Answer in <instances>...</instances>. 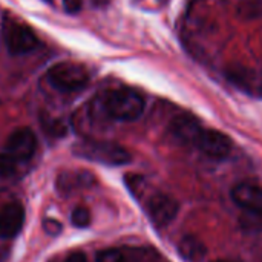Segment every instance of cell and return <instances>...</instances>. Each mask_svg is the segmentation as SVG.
Masks as SVG:
<instances>
[{"instance_id": "30bf717a", "label": "cell", "mask_w": 262, "mask_h": 262, "mask_svg": "<svg viewBox=\"0 0 262 262\" xmlns=\"http://www.w3.org/2000/svg\"><path fill=\"white\" fill-rule=\"evenodd\" d=\"M203 129L204 127L200 124V121L192 115H178L172 120L169 126V130L173 135V138L187 146H195Z\"/></svg>"}, {"instance_id": "ba28073f", "label": "cell", "mask_w": 262, "mask_h": 262, "mask_svg": "<svg viewBox=\"0 0 262 262\" xmlns=\"http://www.w3.org/2000/svg\"><path fill=\"white\" fill-rule=\"evenodd\" d=\"M233 203L246 213L262 216V187L252 183H239L232 189Z\"/></svg>"}, {"instance_id": "3957f363", "label": "cell", "mask_w": 262, "mask_h": 262, "mask_svg": "<svg viewBox=\"0 0 262 262\" xmlns=\"http://www.w3.org/2000/svg\"><path fill=\"white\" fill-rule=\"evenodd\" d=\"M48 81L61 92H77L89 83V71L74 61H61L48 71Z\"/></svg>"}, {"instance_id": "2e32d148", "label": "cell", "mask_w": 262, "mask_h": 262, "mask_svg": "<svg viewBox=\"0 0 262 262\" xmlns=\"http://www.w3.org/2000/svg\"><path fill=\"white\" fill-rule=\"evenodd\" d=\"M15 160L8 154H0V178L9 177L15 170Z\"/></svg>"}, {"instance_id": "277c9868", "label": "cell", "mask_w": 262, "mask_h": 262, "mask_svg": "<svg viewBox=\"0 0 262 262\" xmlns=\"http://www.w3.org/2000/svg\"><path fill=\"white\" fill-rule=\"evenodd\" d=\"M3 40L8 51L14 55H21L34 51L38 45L35 32L25 23L8 14L3 18Z\"/></svg>"}, {"instance_id": "9a60e30c", "label": "cell", "mask_w": 262, "mask_h": 262, "mask_svg": "<svg viewBox=\"0 0 262 262\" xmlns=\"http://www.w3.org/2000/svg\"><path fill=\"white\" fill-rule=\"evenodd\" d=\"M95 262H126L124 255L117 249H107L97 253Z\"/></svg>"}, {"instance_id": "4fadbf2b", "label": "cell", "mask_w": 262, "mask_h": 262, "mask_svg": "<svg viewBox=\"0 0 262 262\" xmlns=\"http://www.w3.org/2000/svg\"><path fill=\"white\" fill-rule=\"evenodd\" d=\"M78 181L89 186L92 183V175H89L86 172H64V173L58 175L57 186H58V190L66 192V190H72V189L78 187Z\"/></svg>"}, {"instance_id": "603a6c76", "label": "cell", "mask_w": 262, "mask_h": 262, "mask_svg": "<svg viewBox=\"0 0 262 262\" xmlns=\"http://www.w3.org/2000/svg\"><path fill=\"white\" fill-rule=\"evenodd\" d=\"M48 2H52V0H48Z\"/></svg>"}, {"instance_id": "8992f818", "label": "cell", "mask_w": 262, "mask_h": 262, "mask_svg": "<svg viewBox=\"0 0 262 262\" xmlns=\"http://www.w3.org/2000/svg\"><path fill=\"white\" fill-rule=\"evenodd\" d=\"M147 215L158 227H167L178 215L180 204L175 198L166 193H157L147 201Z\"/></svg>"}, {"instance_id": "ac0fdd59", "label": "cell", "mask_w": 262, "mask_h": 262, "mask_svg": "<svg viewBox=\"0 0 262 262\" xmlns=\"http://www.w3.org/2000/svg\"><path fill=\"white\" fill-rule=\"evenodd\" d=\"M43 224H45V230H46L48 233L57 235V233L61 230V224L57 223V221H54V220H46Z\"/></svg>"}, {"instance_id": "5b68a950", "label": "cell", "mask_w": 262, "mask_h": 262, "mask_svg": "<svg viewBox=\"0 0 262 262\" xmlns=\"http://www.w3.org/2000/svg\"><path fill=\"white\" fill-rule=\"evenodd\" d=\"M232 146V140L226 134L220 130L203 129L193 147L212 160H224L230 155Z\"/></svg>"}, {"instance_id": "ffe728a7", "label": "cell", "mask_w": 262, "mask_h": 262, "mask_svg": "<svg viewBox=\"0 0 262 262\" xmlns=\"http://www.w3.org/2000/svg\"><path fill=\"white\" fill-rule=\"evenodd\" d=\"M8 258V250L6 249H0V262H5Z\"/></svg>"}, {"instance_id": "7a4b0ae2", "label": "cell", "mask_w": 262, "mask_h": 262, "mask_svg": "<svg viewBox=\"0 0 262 262\" xmlns=\"http://www.w3.org/2000/svg\"><path fill=\"white\" fill-rule=\"evenodd\" d=\"M72 152L75 157L104 166H123L132 160L130 154L123 146L111 141L84 140L77 143Z\"/></svg>"}, {"instance_id": "5bb4252c", "label": "cell", "mask_w": 262, "mask_h": 262, "mask_svg": "<svg viewBox=\"0 0 262 262\" xmlns=\"http://www.w3.org/2000/svg\"><path fill=\"white\" fill-rule=\"evenodd\" d=\"M71 223L78 227V229H84L89 226L91 223V213L86 207L83 206H78L72 210V215H71Z\"/></svg>"}, {"instance_id": "d6986e66", "label": "cell", "mask_w": 262, "mask_h": 262, "mask_svg": "<svg viewBox=\"0 0 262 262\" xmlns=\"http://www.w3.org/2000/svg\"><path fill=\"white\" fill-rule=\"evenodd\" d=\"M64 262H88V258L81 252H77V253H72Z\"/></svg>"}, {"instance_id": "8fae6325", "label": "cell", "mask_w": 262, "mask_h": 262, "mask_svg": "<svg viewBox=\"0 0 262 262\" xmlns=\"http://www.w3.org/2000/svg\"><path fill=\"white\" fill-rule=\"evenodd\" d=\"M227 8L243 20H253L262 15V0H224Z\"/></svg>"}, {"instance_id": "6da1fadb", "label": "cell", "mask_w": 262, "mask_h": 262, "mask_svg": "<svg viewBox=\"0 0 262 262\" xmlns=\"http://www.w3.org/2000/svg\"><path fill=\"white\" fill-rule=\"evenodd\" d=\"M103 106L106 114L117 121H135L144 112V98L134 89L120 88L106 94Z\"/></svg>"}, {"instance_id": "e0dca14e", "label": "cell", "mask_w": 262, "mask_h": 262, "mask_svg": "<svg viewBox=\"0 0 262 262\" xmlns=\"http://www.w3.org/2000/svg\"><path fill=\"white\" fill-rule=\"evenodd\" d=\"M81 6H83V0H63V8L71 14L78 12Z\"/></svg>"}, {"instance_id": "7402d4cb", "label": "cell", "mask_w": 262, "mask_h": 262, "mask_svg": "<svg viewBox=\"0 0 262 262\" xmlns=\"http://www.w3.org/2000/svg\"><path fill=\"white\" fill-rule=\"evenodd\" d=\"M215 262H235V261H227V259H218V261Z\"/></svg>"}, {"instance_id": "9c48e42d", "label": "cell", "mask_w": 262, "mask_h": 262, "mask_svg": "<svg viewBox=\"0 0 262 262\" xmlns=\"http://www.w3.org/2000/svg\"><path fill=\"white\" fill-rule=\"evenodd\" d=\"M25 210L20 203H8L0 209V238L11 239L23 227Z\"/></svg>"}, {"instance_id": "44dd1931", "label": "cell", "mask_w": 262, "mask_h": 262, "mask_svg": "<svg viewBox=\"0 0 262 262\" xmlns=\"http://www.w3.org/2000/svg\"><path fill=\"white\" fill-rule=\"evenodd\" d=\"M94 2V5H97V6H103V5H106L109 0H92Z\"/></svg>"}, {"instance_id": "52a82bcc", "label": "cell", "mask_w": 262, "mask_h": 262, "mask_svg": "<svg viewBox=\"0 0 262 262\" xmlns=\"http://www.w3.org/2000/svg\"><path fill=\"white\" fill-rule=\"evenodd\" d=\"M37 147V138L28 127L14 130L6 141V154L15 161H26L32 158Z\"/></svg>"}, {"instance_id": "7c38bea8", "label": "cell", "mask_w": 262, "mask_h": 262, "mask_svg": "<svg viewBox=\"0 0 262 262\" xmlns=\"http://www.w3.org/2000/svg\"><path fill=\"white\" fill-rule=\"evenodd\" d=\"M178 250H180L181 256L187 261H196L206 255L204 244L200 239H196L195 236H184L178 244Z\"/></svg>"}]
</instances>
